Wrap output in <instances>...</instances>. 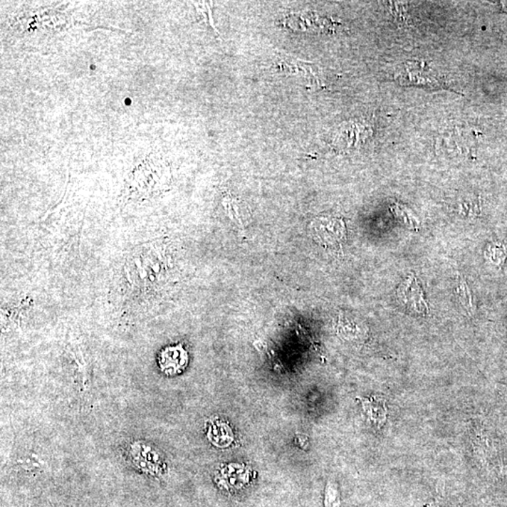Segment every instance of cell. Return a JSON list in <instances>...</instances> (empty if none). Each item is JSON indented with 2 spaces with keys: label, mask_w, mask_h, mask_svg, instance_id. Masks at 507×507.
I'll use <instances>...</instances> for the list:
<instances>
[{
  "label": "cell",
  "mask_w": 507,
  "mask_h": 507,
  "mask_svg": "<svg viewBox=\"0 0 507 507\" xmlns=\"http://www.w3.org/2000/svg\"><path fill=\"white\" fill-rule=\"evenodd\" d=\"M312 236L324 247L340 249L346 239V228L338 218L318 217L311 223Z\"/></svg>",
  "instance_id": "1"
},
{
  "label": "cell",
  "mask_w": 507,
  "mask_h": 507,
  "mask_svg": "<svg viewBox=\"0 0 507 507\" xmlns=\"http://www.w3.org/2000/svg\"><path fill=\"white\" fill-rule=\"evenodd\" d=\"M128 456L132 464L145 474L157 476L164 470L161 454L147 441H132L128 447Z\"/></svg>",
  "instance_id": "2"
},
{
  "label": "cell",
  "mask_w": 507,
  "mask_h": 507,
  "mask_svg": "<svg viewBox=\"0 0 507 507\" xmlns=\"http://www.w3.org/2000/svg\"><path fill=\"white\" fill-rule=\"evenodd\" d=\"M397 296L406 308L411 309L415 313L422 315L429 313V306L424 300L422 288L414 275L404 280L397 291Z\"/></svg>",
  "instance_id": "3"
},
{
  "label": "cell",
  "mask_w": 507,
  "mask_h": 507,
  "mask_svg": "<svg viewBox=\"0 0 507 507\" xmlns=\"http://www.w3.org/2000/svg\"><path fill=\"white\" fill-rule=\"evenodd\" d=\"M403 85H427V87H441L443 84L436 78L429 67L422 63H407L402 72L397 75Z\"/></svg>",
  "instance_id": "4"
},
{
  "label": "cell",
  "mask_w": 507,
  "mask_h": 507,
  "mask_svg": "<svg viewBox=\"0 0 507 507\" xmlns=\"http://www.w3.org/2000/svg\"><path fill=\"white\" fill-rule=\"evenodd\" d=\"M189 361L187 350L182 344L167 347L159 355V367L167 376H176L187 368Z\"/></svg>",
  "instance_id": "5"
},
{
  "label": "cell",
  "mask_w": 507,
  "mask_h": 507,
  "mask_svg": "<svg viewBox=\"0 0 507 507\" xmlns=\"http://www.w3.org/2000/svg\"><path fill=\"white\" fill-rule=\"evenodd\" d=\"M209 441L217 447H228L234 438L231 427L220 420L211 421L207 432Z\"/></svg>",
  "instance_id": "6"
},
{
  "label": "cell",
  "mask_w": 507,
  "mask_h": 507,
  "mask_svg": "<svg viewBox=\"0 0 507 507\" xmlns=\"http://www.w3.org/2000/svg\"><path fill=\"white\" fill-rule=\"evenodd\" d=\"M362 407H364L368 420L375 424H380V426L385 424L387 411H386L385 404L382 399L372 397V399L362 400Z\"/></svg>",
  "instance_id": "7"
},
{
  "label": "cell",
  "mask_w": 507,
  "mask_h": 507,
  "mask_svg": "<svg viewBox=\"0 0 507 507\" xmlns=\"http://www.w3.org/2000/svg\"><path fill=\"white\" fill-rule=\"evenodd\" d=\"M456 294H458L459 299L461 300L462 305H464L466 310L470 314H473L474 312V305L473 296H471L470 288H469L467 282L461 276H458V280H456Z\"/></svg>",
  "instance_id": "8"
},
{
  "label": "cell",
  "mask_w": 507,
  "mask_h": 507,
  "mask_svg": "<svg viewBox=\"0 0 507 507\" xmlns=\"http://www.w3.org/2000/svg\"><path fill=\"white\" fill-rule=\"evenodd\" d=\"M486 255L489 261L493 264H501L506 258V247L501 244H493L486 250Z\"/></svg>",
  "instance_id": "9"
},
{
  "label": "cell",
  "mask_w": 507,
  "mask_h": 507,
  "mask_svg": "<svg viewBox=\"0 0 507 507\" xmlns=\"http://www.w3.org/2000/svg\"><path fill=\"white\" fill-rule=\"evenodd\" d=\"M325 507L340 506V496H339L337 486L332 482L327 483L325 489V500H324Z\"/></svg>",
  "instance_id": "10"
},
{
  "label": "cell",
  "mask_w": 507,
  "mask_h": 507,
  "mask_svg": "<svg viewBox=\"0 0 507 507\" xmlns=\"http://www.w3.org/2000/svg\"><path fill=\"white\" fill-rule=\"evenodd\" d=\"M503 10H505L506 13H507V5L505 4V3H503Z\"/></svg>",
  "instance_id": "11"
}]
</instances>
